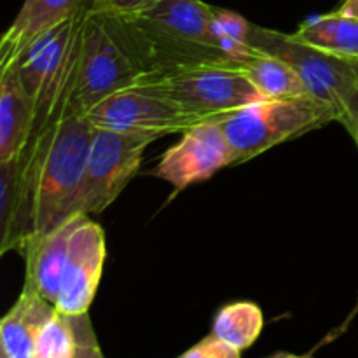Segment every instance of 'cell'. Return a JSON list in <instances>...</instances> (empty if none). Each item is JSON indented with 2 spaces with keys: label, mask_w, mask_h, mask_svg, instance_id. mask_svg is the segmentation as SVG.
I'll return each instance as SVG.
<instances>
[{
  "label": "cell",
  "mask_w": 358,
  "mask_h": 358,
  "mask_svg": "<svg viewBox=\"0 0 358 358\" xmlns=\"http://www.w3.org/2000/svg\"><path fill=\"white\" fill-rule=\"evenodd\" d=\"M94 126L70 112L42 129L20 156V208L7 252L56 229L80 213L83 182Z\"/></svg>",
  "instance_id": "cell-1"
},
{
  "label": "cell",
  "mask_w": 358,
  "mask_h": 358,
  "mask_svg": "<svg viewBox=\"0 0 358 358\" xmlns=\"http://www.w3.org/2000/svg\"><path fill=\"white\" fill-rule=\"evenodd\" d=\"M122 17L135 31L149 70L145 77L205 63L233 62L217 48L212 31L213 6L203 0H156Z\"/></svg>",
  "instance_id": "cell-2"
},
{
  "label": "cell",
  "mask_w": 358,
  "mask_h": 358,
  "mask_svg": "<svg viewBox=\"0 0 358 358\" xmlns=\"http://www.w3.org/2000/svg\"><path fill=\"white\" fill-rule=\"evenodd\" d=\"M147 73L145 59L128 21L108 10H87L72 110L84 115L98 101L136 86Z\"/></svg>",
  "instance_id": "cell-3"
},
{
  "label": "cell",
  "mask_w": 358,
  "mask_h": 358,
  "mask_svg": "<svg viewBox=\"0 0 358 358\" xmlns=\"http://www.w3.org/2000/svg\"><path fill=\"white\" fill-rule=\"evenodd\" d=\"M234 154V166L283 142L339 122L332 105L311 96L262 98L219 119Z\"/></svg>",
  "instance_id": "cell-4"
},
{
  "label": "cell",
  "mask_w": 358,
  "mask_h": 358,
  "mask_svg": "<svg viewBox=\"0 0 358 358\" xmlns=\"http://www.w3.org/2000/svg\"><path fill=\"white\" fill-rule=\"evenodd\" d=\"M133 87L161 94L203 119H220L264 98L236 62L171 70L145 77Z\"/></svg>",
  "instance_id": "cell-5"
},
{
  "label": "cell",
  "mask_w": 358,
  "mask_h": 358,
  "mask_svg": "<svg viewBox=\"0 0 358 358\" xmlns=\"http://www.w3.org/2000/svg\"><path fill=\"white\" fill-rule=\"evenodd\" d=\"M248 44L255 51L283 59L301 77L311 96L332 105L341 115L345 96L358 84L353 62L311 48L294 34H283L255 23H250Z\"/></svg>",
  "instance_id": "cell-6"
},
{
  "label": "cell",
  "mask_w": 358,
  "mask_h": 358,
  "mask_svg": "<svg viewBox=\"0 0 358 358\" xmlns=\"http://www.w3.org/2000/svg\"><path fill=\"white\" fill-rule=\"evenodd\" d=\"M154 136L94 129L83 182L80 213L96 215L117 199L142 164Z\"/></svg>",
  "instance_id": "cell-7"
},
{
  "label": "cell",
  "mask_w": 358,
  "mask_h": 358,
  "mask_svg": "<svg viewBox=\"0 0 358 358\" xmlns=\"http://www.w3.org/2000/svg\"><path fill=\"white\" fill-rule=\"evenodd\" d=\"M84 117L94 128L138 133V135H150L154 138H161L171 133L182 135L198 122L208 121L191 114L161 94L140 87H128L110 94L91 107Z\"/></svg>",
  "instance_id": "cell-8"
},
{
  "label": "cell",
  "mask_w": 358,
  "mask_h": 358,
  "mask_svg": "<svg viewBox=\"0 0 358 358\" xmlns=\"http://www.w3.org/2000/svg\"><path fill=\"white\" fill-rule=\"evenodd\" d=\"M234 166V154L219 119H208L182 133V138L161 156L154 175L175 189H185Z\"/></svg>",
  "instance_id": "cell-9"
},
{
  "label": "cell",
  "mask_w": 358,
  "mask_h": 358,
  "mask_svg": "<svg viewBox=\"0 0 358 358\" xmlns=\"http://www.w3.org/2000/svg\"><path fill=\"white\" fill-rule=\"evenodd\" d=\"M107 257L105 231L84 217L70 238L69 257L55 308L66 315L87 313L94 299Z\"/></svg>",
  "instance_id": "cell-10"
},
{
  "label": "cell",
  "mask_w": 358,
  "mask_h": 358,
  "mask_svg": "<svg viewBox=\"0 0 358 358\" xmlns=\"http://www.w3.org/2000/svg\"><path fill=\"white\" fill-rule=\"evenodd\" d=\"M93 7L94 0H24L0 38V70L10 69L38 35Z\"/></svg>",
  "instance_id": "cell-11"
},
{
  "label": "cell",
  "mask_w": 358,
  "mask_h": 358,
  "mask_svg": "<svg viewBox=\"0 0 358 358\" xmlns=\"http://www.w3.org/2000/svg\"><path fill=\"white\" fill-rule=\"evenodd\" d=\"M87 215H77L56 229L27 241L20 254L24 259V285L41 294L51 304L56 303L69 257L70 238Z\"/></svg>",
  "instance_id": "cell-12"
},
{
  "label": "cell",
  "mask_w": 358,
  "mask_h": 358,
  "mask_svg": "<svg viewBox=\"0 0 358 358\" xmlns=\"http://www.w3.org/2000/svg\"><path fill=\"white\" fill-rule=\"evenodd\" d=\"M34 131V103L14 69L0 70V163L16 159Z\"/></svg>",
  "instance_id": "cell-13"
},
{
  "label": "cell",
  "mask_w": 358,
  "mask_h": 358,
  "mask_svg": "<svg viewBox=\"0 0 358 358\" xmlns=\"http://www.w3.org/2000/svg\"><path fill=\"white\" fill-rule=\"evenodd\" d=\"M55 310L41 294L23 287L16 304L0 322V350L9 358H34L38 332Z\"/></svg>",
  "instance_id": "cell-14"
},
{
  "label": "cell",
  "mask_w": 358,
  "mask_h": 358,
  "mask_svg": "<svg viewBox=\"0 0 358 358\" xmlns=\"http://www.w3.org/2000/svg\"><path fill=\"white\" fill-rule=\"evenodd\" d=\"M294 35L336 58L358 62V17L332 10L301 23Z\"/></svg>",
  "instance_id": "cell-15"
},
{
  "label": "cell",
  "mask_w": 358,
  "mask_h": 358,
  "mask_svg": "<svg viewBox=\"0 0 358 358\" xmlns=\"http://www.w3.org/2000/svg\"><path fill=\"white\" fill-rule=\"evenodd\" d=\"M250 83L264 98L301 96L308 93L301 77L283 59L268 52L254 51L247 59L238 63Z\"/></svg>",
  "instance_id": "cell-16"
},
{
  "label": "cell",
  "mask_w": 358,
  "mask_h": 358,
  "mask_svg": "<svg viewBox=\"0 0 358 358\" xmlns=\"http://www.w3.org/2000/svg\"><path fill=\"white\" fill-rule=\"evenodd\" d=\"M262 327H264V317L261 308L250 301H238L220 308L213 320L212 334L233 348L243 352L257 341Z\"/></svg>",
  "instance_id": "cell-17"
},
{
  "label": "cell",
  "mask_w": 358,
  "mask_h": 358,
  "mask_svg": "<svg viewBox=\"0 0 358 358\" xmlns=\"http://www.w3.org/2000/svg\"><path fill=\"white\" fill-rule=\"evenodd\" d=\"M248 30H250V21L245 20L241 14L213 6V38L217 48L233 62L241 63L255 51L248 44Z\"/></svg>",
  "instance_id": "cell-18"
},
{
  "label": "cell",
  "mask_w": 358,
  "mask_h": 358,
  "mask_svg": "<svg viewBox=\"0 0 358 358\" xmlns=\"http://www.w3.org/2000/svg\"><path fill=\"white\" fill-rule=\"evenodd\" d=\"M77 348V332L72 315L55 310L35 341L34 358H72Z\"/></svg>",
  "instance_id": "cell-19"
},
{
  "label": "cell",
  "mask_w": 358,
  "mask_h": 358,
  "mask_svg": "<svg viewBox=\"0 0 358 358\" xmlns=\"http://www.w3.org/2000/svg\"><path fill=\"white\" fill-rule=\"evenodd\" d=\"M77 332V348L72 358H105L91 325L90 315H72Z\"/></svg>",
  "instance_id": "cell-20"
},
{
  "label": "cell",
  "mask_w": 358,
  "mask_h": 358,
  "mask_svg": "<svg viewBox=\"0 0 358 358\" xmlns=\"http://www.w3.org/2000/svg\"><path fill=\"white\" fill-rule=\"evenodd\" d=\"M178 358H241L240 350L233 348L226 341L217 338L215 334L206 336L205 339L182 353Z\"/></svg>",
  "instance_id": "cell-21"
},
{
  "label": "cell",
  "mask_w": 358,
  "mask_h": 358,
  "mask_svg": "<svg viewBox=\"0 0 358 358\" xmlns=\"http://www.w3.org/2000/svg\"><path fill=\"white\" fill-rule=\"evenodd\" d=\"M339 122L348 129V133L353 136L358 147V84H355L345 96Z\"/></svg>",
  "instance_id": "cell-22"
},
{
  "label": "cell",
  "mask_w": 358,
  "mask_h": 358,
  "mask_svg": "<svg viewBox=\"0 0 358 358\" xmlns=\"http://www.w3.org/2000/svg\"><path fill=\"white\" fill-rule=\"evenodd\" d=\"M156 0H94L93 9L108 10V13L121 14V16H129L138 10L145 9Z\"/></svg>",
  "instance_id": "cell-23"
},
{
  "label": "cell",
  "mask_w": 358,
  "mask_h": 358,
  "mask_svg": "<svg viewBox=\"0 0 358 358\" xmlns=\"http://www.w3.org/2000/svg\"><path fill=\"white\" fill-rule=\"evenodd\" d=\"M339 13L346 14V16L358 17V0H345V2L339 6Z\"/></svg>",
  "instance_id": "cell-24"
},
{
  "label": "cell",
  "mask_w": 358,
  "mask_h": 358,
  "mask_svg": "<svg viewBox=\"0 0 358 358\" xmlns=\"http://www.w3.org/2000/svg\"><path fill=\"white\" fill-rule=\"evenodd\" d=\"M268 358H310V355H294V353L278 352V353H275V355H271Z\"/></svg>",
  "instance_id": "cell-25"
},
{
  "label": "cell",
  "mask_w": 358,
  "mask_h": 358,
  "mask_svg": "<svg viewBox=\"0 0 358 358\" xmlns=\"http://www.w3.org/2000/svg\"><path fill=\"white\" fill-rule=\"evenodd\" d=\"M0 358H9V357H7L6 352H2V350H0Z\"/></svg>",
  "instance_id": "cell-26"
},
{
  "label": "cell",
  "mask_w": 358,
  "mask_h": 358,
  "mask_svg": "<svg viewBox=\"0 0 358 358\" xmlns=\"http://www.w3.org/2000/svg\"><path fill=\"white\" fill-rule=\"evenodd\" d=\"M353 65H355V70H357V76H358V62H353Z\"/></svg>",
  "instance_id": "cell-27"
}]
</instances>
